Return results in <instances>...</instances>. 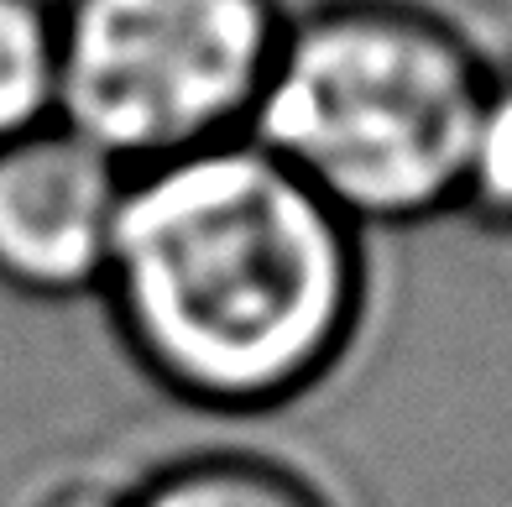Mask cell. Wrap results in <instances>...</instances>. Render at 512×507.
Wrapping results in <instances>:
<instances>
[{
    "label": "cell",
    "mask_w": 512,
    "mask_h": 507,
    "mask_svg": "<svg viewBox=\"0 0 512 507\" xmlns=\"http://www.w3.org/2000/svg\"><path fill=\"white\" fill-rule=\"evenodd\" d=\"M131 173L63 121L0 147V288L100 293Z\"/></svg>",
    "instance_id": "4"
},
{
    "label": "cell",
    "mask_w": 512,
    "mask_h": 507,
    "mask_svg": "<svg viewBox=\"0 0 512 507\" xmlns=\"http://www.w3.org/2000/svg\"><path fill=\"white\" fill-rule=\"evenodd\" d=\"M58 121L142 173L236 142L262 105L277 0H53Z\"/></svg>",
    "instance_id": "3"
},
{
    "label": "cell",
    "mask_w": 512,
    "mask_h": 507,
    "mask_svg": "<svg viewBox=\"0 0 512 507\" xmlns=\"http://www.w3.org/2000/svg\"><path fill=\"white\" fill-rule=\"evenodd\" d=\"M126 476H100V471H74L37 492L32 507H126Z\"/></svg>",
    "instance_id": "8"
},
{
    "label": "cell",
    "mask_w": 512,
    "mask_h": 507,
    "mask_svg": "<svg viewBox=\"0 0 512 507\" xmlns=\"http://www.w3.org/2000/svg\"><path fill=\"white\" fill-rule=\"evenodd\" d=\"M58 121L53 0H0V147Z\"/></svg>",
    "instance_id": "6"
},
{
    "label": "cell",
    "mask_w": 512,
    "mask_h": 507,
    "mask_svg": "<svg viewBox=\"0 0 512 507\" xmlns=\"http://www.w3.org/2000/svg\"><path fill=\"white\" fill-rule=\"evenodd\" d=\"M460 210L481 215L486 225H512V68H492L486 84Z\"/></svg>",
    "instance_id": "7"
},
{
    "label": "cell",
    "mask_w": 512,
    "mask_h": 507,
    "mask_svg": "<svg viewBox=\"0 0 512 507\" xmlns=\"http://www.w3.org/2000/svg\"><path fill=\"white\" fill-rule=\"evenodd\" d=\"M486 63L418 0H324L288 16L251 142L361 225L460 210Z\"/></svg>",
    "instance_id": "2"
},
{
    "label": "cell",
    "mask_w": 512,
    "mask_h": 507,
    "mask_svg": "<svg viewBox=\"0 0 512 507\" xmlns=\"http://www.w3.org/2000/svg\"><path fill=\"white\" fill-rule=\"evenodd\" d=\"M126 507H330L304 471L256 450L173 455L126 487Z\"/></svg>",
    "instance_id": "5"
},
{
    "label": "cell",
    "mask_w": 512,
    "mask_h": 507,
    "mask_svg": "<svg viewBox=\"0 0 512 507\" xmlns=\"http://www.w3.org/2000/svg\"><path fill=\"white\" fill-rule=\"evenodd\" d=\"M105 304L131 361L204 413L324 382L366 309L361 230L251 136L131 173Z\"/></svg>",
    "instance_id": "1"
}]
</instances>
